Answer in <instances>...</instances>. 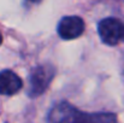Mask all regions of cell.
<instances>
[{"instance_id": "1", "label": "cell", "mask_w": 124, "mask_h": 123, "mask_svg": "<svg viewBox=\"0 0 124 123\" xmlns=\"http://www.w3.org/2000/svg\"><path fill=\"white\" fill-rule=\"evenodd\" d=\"M48 123H118L117 116L111 112H83L66 101L52 107Z\"/></svg>"}, {"instance_id": "2", "label": "cell", "mask_w": 124, "mask_h": 123, "mask_svg": "<svg viewBox=\"0 0 124 123\" xmlns=\"http://www.w3.org/2000/svg\"><path fill=\"white\" fill-rule=\"evenodd\" d=\"M55 75V69L51 64H41L33 69L29 77L28 94L31 98L40 97L48 88Z\"/></svg>"}, {"instance_id": "3", "label": "cell", "mask_w": 124, "mask_h": 123, "mask_svg": "<svg viewBox=\"0 0 124 123\" xmlns=\"http://www.w3.org/2000/svg\"><path fill=\"white\" fill-rule=\"evenodd\" d=\"M100 39L104 43L115 46L124 41V23L117 18H105L98 25Z\"/></svg>"}, {"instance_id": "4", "label": "cell", "mask_w": 124, "mask_h": 123, "mask_svg": "<svg viewBox=\"0 0 124 123\" xmlns=\"http://www.w3.org/2000/svg\"><path fill=\"white\" fill-rule=\"evenodd\" d=\"M84 33V22L78 16H65L58 23V34L64 40H74Z\"/></svg>"}, {"instance_id": "5", "label": "cell", "mask_w": 124, "mask_h": 123, "mask_svg": "<svg viewBox=\"0 0 124 123\" xmlns=\"http://www.w3.org/2000/svg\"><path fill=\"white\" fill-rule=\"evenodd\" d=\"M23 87L21 77L12 70L0 71V94L1 95H13L18 93Z\"/></svg>"}, {"instance_id": "6", "label": "cell", "mask_w": 124, "mask_h": 123, "mask_svg": "<svg viewBox=\"0 0 124 123\" xmlns=\"http://www.w3.org/2000/svg\"><path fill=\"white\" fill-rule=\"evenodd\" d=\"M42 0H24V5L25 6H28V7H30V6H33V5H38V4H40Z\"/></svg>"}, {"instance_id": "7", "label": "cell", "mask_w": 124, "mask_h": 123, "mask_svg": "<svg viewBox=\"0 0 124 123\" xmlns=\"http://www.w3.org/2000/svg\"><path fill=\"white\" fill-rule=\"evenodd\" d=\"M1 42H2V35H1V33H0V45H1Z\"/></svg>"}]
</instances>
